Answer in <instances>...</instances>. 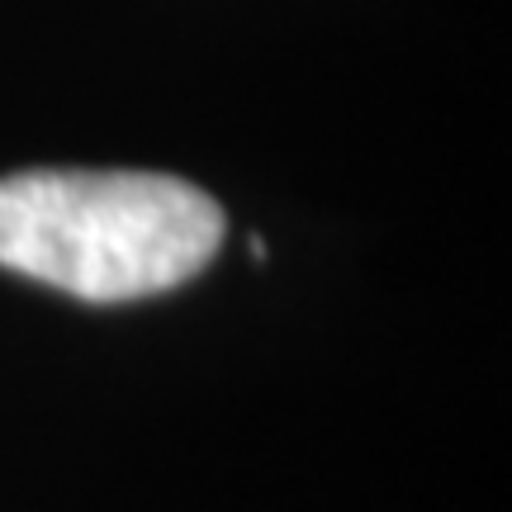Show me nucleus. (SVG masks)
Returning <instances> with one entry per match:
<instances>
[{
  "instance_id": "1",
  "label": "nucleus",
  "mask_w": 512,
  "mask_h": 512,
  "mask_svg": "<svg viewBox=\"0 0 512 512\" xmlns=\"http://www.w3.org/2000/svg\"><path fill=\"white\" fill-rule=\"evenodd\" d=\"M219 242V204L162 171H15L0 181V266L86 304L176 290Z\"/></svg>"
}]
</instances>
